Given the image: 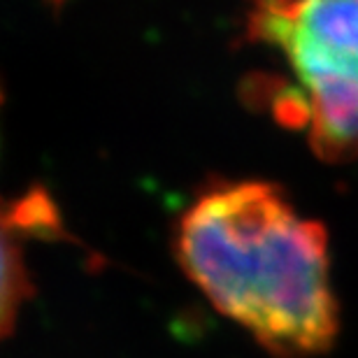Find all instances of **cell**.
<instances>
[{"label": "cell", "instance_id": "obj_1", "mask_svg": "<svg viewBox=\"0 0 358 358\" xmlns=\"http://www.w3.org/2000/svg\"><path fill=\"white\" fill-rule=\"evenodd\" d=\"M175 256L205 298L277 358L331 349L338 303L326 228L303 217L282 186L219 182L175 226Z\"/></svg>", "mask_w": 358, "mask_h": 358}, {"label": "cell", "instance_id": "obj_2", "mask_svg": "<svg viewBox=\"0 0 358 358\" xmlns=\"http://www.w3.org/2000/svg\"><path fill=\"white\" fill-rule=\"evenodd\" d=\"M247 38L279 49L298 89L272 93V112L286 126H305L324 161L358 159V0L259 3Z\"/></svg>", "mask_w": 358, "mask_h": 358}, {"label": "cell", "instance_id": "obj_3", "mask_svg": "<svg viewBox=\"0 0 358 358\" xmlns=\"http://www.w3.org/2000/svg\"><path fill=\"white\" fill-rule=\"evenodd\" d=\"M3 231L19 238H66L59 210L49 193L40 186L26 191L24 196L3 205Z\"/></svg>", "mask_w": 358, "mask_h": 358}, {"label": "cell", "instance_id": "obj_4", "mask_svg": "<svg viewBox=\"0 0 358 358\" xmlns=\"http://www.w3.org/2000/svg\"><path fill=\"white\" fill-rule=\"evenodd\" d=\"M21 240L19 235L10 231H3V289H0V298H3V335H12V328L17 324V314L35 293L31 277H28L24 254H21Z\"/></svg>", "mask_w": 358, "mask_h": 358}]
</instances>
